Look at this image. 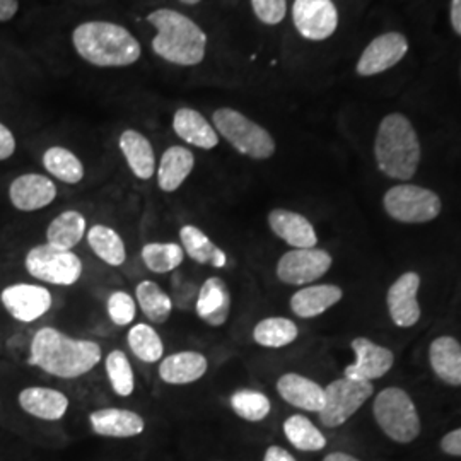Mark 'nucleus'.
<instances>
[{
	"mask_svg": "<svg viewBox=\"0 0 461 461\" xmlns=\"http://www.w3.org/2000/svg\"><path fill=\"white\" fill-rule=\"evenodd\" d=\"M173 129L190 146L211 150L219 144V133L197 110L180 108L173 116Z\"/></svg>",
	"mask_w": 461,
	"mask_h": 461,
	"instance_id": "23",
	"label": "nucleus"
},
{
	"mask_svg": "<svg viewBox=\"0 0 461 461\" xmlns=\"http://www.w3.org/2000/svg\"><path fill=\"white\" fill-rule=\"evenodd\" d=\"M449 17H451V26L455 33L461 36V0H451Z\"/></svg>",
	"mask_w": 461,
	"mask_h": 461,
	"instance_id": "45",
	"label": "nucleus"
},
{
	"mask_svg": "<svg viewBox=\"0 0 461 461\" xmlns=\"http://www.w3.org/2000/svg\"><path fill=\"white\" fill-rule=\"evenodd\" d=\"M183 4H186V5H195L198 2H202V0H180Z\"/></svg>",
	"mask_w": 461,
	"mask_h": 461,
	"instance_id": "47",
	"label": "nucleus"
},
{
	"mask_svg": "<svg viewBox=\"0 0 461 461\" xmlns=\"http://www.w3.org/2000/svg\"><path fill=\"white\" fill-rule=\"evenodd\" d=\"M0 301L9 314L23 323H33L51 308V293L36 284H14L2 291Z\"/></svg>",
	"mask_w": 461,
	"mask_h": 461,
	"instance_id": "12",
	"label": "nucleus"
},
{
	"mask_svg": "<svg viewBox=\"0 0 461 461\" xmlns=\"http://www.w3.org/2000/svg\"><path fill=\"white\" fill-rule=\"evenodd\" d=\"M86 234V217L77 211H66L50 222L47 243L60 249H72Z\"/></svg>",
	"mask_w": 461,
	"mask_h": 461,
	"instance_id": "29",
	"label": "nucleus"
},
{
	"mask_svg": "<svg viewBox=\"0 0 461 461\" xmlns=\"http://www.w3.org/2000/svg\"><path fill=\"white\" fill-rule=\"evenodd\" d=\"M375 393L371 381L339 378L325 388V403L318 412L320 422L325 428H340L357 412Z\"/></svg>",
	"mask_w": 461,
	"mask_h": 461,
	"instance_id": "8",
	"label": "nucleus"
},
{
	"mask_svg": "<svg viewBox=\"0 0 461 461\" xmlns=\"http://www.w3.org/2000/svg\"><path fill=\"white\" fill-rule=\"evenodd\" d=\"M148 21L156 30L152 50L158 57L182 67L198 66L203 60L207 34L195 21L175 9H158Z\"/></svg>",
	"mask_w": 461,
	"mask_h": 461,
	"instance_id": "3",
	"label": "nucleus"
},
{
	"mask_svg": "<svg viewBox=\"0 0 461 461\" xmlns=\"http://www.w3.org/2000/svg\"><path fill=\"white\" fill-rule=\"evenodd\" d=\"M101 361V348L93 340L72 339L59 330H38L30 347V364L51 376L81 378Z\"/></svg>",
	"mask_w": 461,
	"mask_h": 461,
	"instance_id": "1",
	"label": "nucleus"
},
{
	"mask_svg": "<svg viewBox=\"0 0 461 461\" xmlns=\"http://www.w3.org/2000/svg\"><path fill=\"white\" fill-rule=\"evenodd\" d=\"M57 197V186L49 176L28 173L17 176L9 186V198L17 211L34 212L49 207Z\"/></svg>",
	"mask_w": 461,
	"mask_h": 461,
	"instance_id": "16",
	"label": "nucleus"
},
{
	"mask_svg": "<svg viewBox=\"0 0 461 461\" xmlns=\"http://www.w3.org/2000/svg\"><path fill=\"white\" fill-rule=\"evenodd\" d=\"M195 312L198 318L211 327H222L230 312V294L228 284L219 277H211L198 289Z\"/></svg>",
	"mask_w": 461,
	"mask_h": 461,
	"instance_id": "18",
	"label": "nucleus"
},
{
	"mask_svg": "<svg viewBox=\"0 0 461 461\" xmlns=\"http://www.w3.org/2000/svg\"><path fill=\"white\" fill-rule=\"evenodd\" d=\"M251 7L255 16L268 26L279 24L287 14V0H251Z\"/></svg>",
	"mask_w": 461,
	"mask_h": 461,
	"instance_id": "40",
	"label": "nucleus"
},
{
	"mask_svg": "<svg viewBox=\"0 0 461 461\" xmlns=\"http://www.w3.org/2000/svg\"><path fill=\"white\" fill-rule=\"evenodd\" d=\"M26 270L34 279L53 285H74L83 276V262L72 249L40 245L26 255Z\"/></svg>",
	"mask_w": 461,
	"mask_h": 461,
	"instance_id": "9",
	"label": "nucleus"
},
{
	"mask_svg": "<svg viewBox=\"0 0 461 461\" xmlns=\"http://www.w3.org/2000/svg\"><path fill=\"white\" fill-rule=\"evenodd\" d=\"M21 409L41 420H60L68 409V398L62 392L32 386L19 393Z\"/></svg>",
	"mask_w": 461,
	"mask_h": 461,
	"instance_id": "24",
	"label": "nucleus"
},
{
	"mask_svg": "<svg viewBox=\"0 0 461 461\" xmlns=\"http://www.w3.org/2000/svg\"><path fill=\"white\" fill-rule=\"evenodd\" d=\"M429 363L436 376L449 386H461V344L449 335L432 340Z\"/></svg>",
	"mask_w": 461,
	"mask_h": 461,
	"instance_id": "20",
	"label": "nucleus"
},
{
	"mask_svg": "<svg viewBox=\"0 0 461 461\" xmlns=\"http://www.w3.org/2000/svg\"><path fill=\"white\" fill-rule=\"evenodd\" d=\"M264 461H296V458L280 446H270L265 451Z\"/></svg>",
	"mask_w": 461,
	"mask_h": 461,
	"instance_id": "43",
	"label": "nucleus"
},
{
	"mask_svg": "<svg viewBox=\"0 0 461 461\" xmlns=\"http://www.w3.org/2000/svg\"><path fill=\"white\" fill-rule=\"evenodd\" d=\"M120 150L129 167L139 180H150L156 171V156L152 144L144 133L125 131L120 135Z\"/></svg>",
	"mask_w": 461,
	"mask_h": 461,
	"instance_id": "26",
	"label": "nucleus"
},
{
	"mask_svg": "<svg viewBox=\"0 0 461 461\" xmlns=\"http://www.w3.org/2000/svg\"><path fill=\"white\" fill-rule=\"evenodd\" d=\"M373 413L381 430L400 445H409L420 434V419L411 395L396 386L384 388L375 398Z\"/></svg>",
	"mask_w": 461,
	"mask_h": 461,
	"instance_id": "5",
	"label": "nucleus"
},
{
	"mask_svg": "<svg viewBox=\"0 0 461 461\" xmlns=\"http://www.w3.org/2000/svg\"><path fill=\"white\" fill-rule=\"evenodd\" d=\"M230 409L248 422H260L270 413L272 403L262 392L238 390L230 400Z\"/></svg>",
	"mask_w": 461,
	"mask_h": 461,
	"instance_id": "37",
	"label": "nucleus"
},
{
	"mask_svg": "<svg viewBox=\"0 0 461 461\" xmlns=\"http://www.w3.org/2000/svg\"><path fill=\"white\" fill-rule=\"evenodd\" d=\"M279 395L293 407L306 412H320L325 403V390L313 379L287 373L277 381Z\"/></svg>",
	"mask_w": 461,
	"mask_h": 461,
	"instance_id": "19",
	"label": "nucleus"
},
{
	"mask_svg": "<svg viewBox=\"0 0 461 461\" xmlns=\"http://www.w3.org/2000/svg\"><path fill=\"white\" fill-rule=\"evenodd\" d=\"M383 207L393 221L403 224H426L443 211L439 195L424 186L411 183L392 186L384 197Z\"/></svg>",
	"mask_w": 461,
	"mask_h": 461,
	"instance_id": "7",
	"label": "nucleus"
},
{
	"mask_svg": "<svg viewBox=\"0 0 461 461\" xmlns=\"http://www.w3.org/2000/svg\"><path fill=\"white\" fill-rule=\"evenodd\" d=\"M344 291L333 284L306 285L291 297V310L299 318H316L340 303Z\"/></svg>",
	"mask_w": 461,
	"mask_h": 461,
	"instance_id": "25",
	"label": "nucleus"
},
{
	"mask_svg": "<svg viewBox=\"0 0 461 461\" xmlns=\"http://www.w3.org/2000/svg\"><path fill=\"white\" fill-rule=\"evenodd\" d=\"M441 449L447 455L461 456V428L446 434L445 438L441 439Z\"/></svg>",
	"mask_w": 461,
	"mask_h": 461,
	"instance_id": "42",
	"label": "nucleus"
},
{
	"mask_svg": "<svg viewBox=\"0 0 461 461\" xmlns=\"http://www.w3.org/2000/svg\"><path fill=\"white\" fill-rule=\"evenodd\" d=\"M284 434L299 451H321L327 446V438L304 415H291L284 422Z\"/></svg>",
	"mask_w": 461,
	"mask_h": 461,
	"instance_id": "33",
	"label": "nucleus"
},
{
	"mask_svg": "<svg viewBox=\"0 0 461 461\" xmlns=\"http://www.w3.org/2000/svg\"><path fill=\"white\" fill-rule=\"evenodd\" d=\"M323 461H359L356 456H352V455H347V453H330L325 456V460Z\"/></svg>",
	"mask_w": 461,
	"mask_h": 461,
	"instance_id": "46",
	"label": "nucleus"
},
{
	"mask_svg": "<svg viewBox=\"0 0 461 461\" xmlns=\"http://www.w3.org/2000/svg\"><path fill=\"white\" fill-rule=\"evenodd\" d=\"M142 260L154 274L175 272L185 258L182 245L176 243H149L142 248Z\"/></svg>",
	"mask_w": 461,
	"mask_h": 461,
	"instance_id": "36",
	"label": "nucleus"
},
{
	"mask_svg": "<svg viewBox=\"0 0 461 461\" xmlns=\"http://www.w3.org/2000/svg\"><path fill=\"white\" fill-rule=\"evenodd\" d=\"M207 357L200 352L183 350L165 357L159 364V376L167 384H190L207 373Z\"/></svg>",
	"mask_w": 461,
	"mask_h": 461,
	"instance_id": "21",
	"label": "nucleus"
},
{
	"mask_svg": "<svg viewBox=\"0 0 461 461\" xmlns=\"http://www.w3.org/2000/svg\"><path fill=\"white\" fill-rule=\"evenodd\" d=\"M87 243L104 264L120 267L127 258L125 243L115 230L96 224L87 232Z\"/></svg>",
	"mask_w": 461,
	"mask_h": 461,
	"instance_id": "30",
	"label": "nucleus"
},
{
	"mask_svg": "<svg viewBox=\"0 0 461 461\" xmlns=\"http://www.w3.org/2000/svg\"><path fill=\"white\" fill-rule=\"evenodd\" d=\"M375 158L384 176L400 182L413 178L422 150L412 122L407 116L392 113L381 120L375 140Z\"/></svg>",
	"mask_w": 461,
	"mask_h": 461,
	"instance_id": "4",
	"label": "nucleus"
},
{
	"mask_svg": "<svg viewBox=\"0 0 461 461\" xmlns=\"http://www.w3.org/2000/svg\"><path fill=\"white\" fill-rule=\"evenodd\" d=\"M293 21L303 38L323 41L335 33L339 11L331 0H294Z\"/></svg>",
	"mask_w": 461,
	"mask_h": 461,
	"instance_id": "11",
	"label": "nucleus"
},
{
	"mask_svg": "<svg viewBox=\"0 0 461 461\" xmlns=\"http://www.w3.org/2000/svg\"><path fill=\"white\" fill-rule=\"evenodd\" d=\"M268 226L274 234L293 248H314L318 234L308 217L287 209H274L268 214Z\"/></svg>",
	"mask_w": 461,
	"mask_h": 461,
	"instance_id": "17",
	"label": "nucleus"
},
{
	"mask_svg": "<svg viewBox=\"0 0 461 461\" xmlns=\"http://www.w3.org/2000/svg\"><path fill=\"white\" fill-rule=\"evenodd\" d=\"M350 347L356 354V363L347 366L344 371L346 378L375 381L388 375L395 364V356L390 348L379 346L366 337L354 339Z\"/></svg>",
	"mask_w": 461,
	"mask_h": 461,
	"instance_id": "15",
	"label": "nucleus"
},
{
	"mask_svg": "<svg viewBox=\"0 0 461 461\" xmlns=\"http://www.w3.org/2000/svg\"><path fill=\"white\" fill-rule=\"evenodd\" d=\"M331 264V255L325 249L294 248L280 257L277 277L289 285H306L323 277Z\"/></svg>",
	"mask_w": 461,
	"mask_h": 461,
	"instance_id": "10",
	"label": "nucleus"
},
{
	"mask_svg": "<svg viewBox=\"0 0 461 461\" xmlns=\"http://www.w3.org/2000/svg\"><path fill=\"white\" fill-rule=\"evenodd\" d=\"M419 289L420 276L415 272H405L390 285L386 306L392 321L400 329H411L420 320V304H419Z\"/></svg>",
	"mask_w": 461,
	"mask_h": 461,
	"instance_id": "13",
	"label": "nucleus"
},
{
	"mask_svg": "<svg viewBox=\"0 0 461 461\" xmlns=\"http://www.w3.org/2000/svg\"><path fill=\"white\" fill-rule=\"evenodd\" d=\"M43 166L51 176L68 185L83 182L84 166L81 159L66 148H50L43 154Z\"/></svg>",
	"mask_w": 461,
	"mask_h": 461,
	"instance_id": "34",
	"label": "nucleus"
},
{
	"mask_svg": "<svg viewBox=\"0 0 461 461\" xmlns=\"http://www.w3.org/2000/svg\"><path fill=\"white\" fill-rule=\"evenodd\" d=\"M19 0H0V23H7L16 16Z\"/></svg>",
	"mask_w": 461,
	"mask_h": 461,
	"instance_id": "44",
	"label": "nucleus"
},
{
	"mask_svg": "<svg viewBox=\"0 0 461 461\" xmlns=\"http://www.w3.org/2000/svg\"><path fill=\"white\" fill-rule=\"evenodd\" d=\"M106 375L118 396H131L135 390L132 364L122 350H112L106 357Z\"/></svg>",
	"mask_w": 461,
	"mask_h": 461,
	"instance_id": "38",
	"label": "nucleus"
},
{
	"mask_svg": "<svg viewBox=\"0 0 461 461\" xmlns=\"http://www.w3.org/2000/svg\"><path fill=\"white\" fill-rule=\"evenodd\" d=\"M89 422L93 430L104 438H133L146 428L139 413L125 409H101L89 415Z\"/></svg>",
	"mask_w": 461,
	"mask_h": 461,
	"instance_id": "22",
	"label": "nucleus"
},
{
	"mask_svg": "<svg viewBox=\"0 0 461 461\" xmlns=\"http://www.w3.org/2000/svg\"><path fill=\"white\" fill-rule=\"evenodd\" d=\"M135 296L142 313L146 314L152 323H165L173 312L171 297L152 280H142L135 289Z\"/></svg>",
	"mask_w": 461,
	"mask_h": 461,
	"instance_id": "32",
	"label": "nucleus"
},
{
	"mask_svg": "<svg viewBox=\"0 0 461 461\" xmlns=\"http://www.w3.org/2000/svg\"><path fill=\"white\" fill-rule=\"evenodd\" d=\"M137 303L131 294L123 291H115L108 299V314L110 320L118 327H127L135 320Z\"/></svg>",
	"mask_w": 461,
	"mask_h": 461,
	"instance_id": "39",
	"label": "nucleus"
},
{
	"mask_svg": "<svg viewBox=\"0 0 461 461\" xmlns=\"http://www.w3.org/2000/svg\"><path fill=\"white\" fill-rule=\"evenodd\" d=\"M76 51L91 66L129 67L135 64L142 49L127 28L108 21H89L72 33Z\"/></svg>",
	"mask_w": 461,
	"mask_h": 461,
	"instance_id": "2",
	"label": "nucleus"
},
{
	"mask_svg": "<svg viewBox=\"0 0 461 461\" xmlns=\"http://www.w3.org/2000/svg\"><path fill=\"white\" fill-rule=\"evenodd\" d=\"M183 251L200 265H211L214 268H224L228 257L214 241L197 226H183L180 230Z\"/></svg>",
	"mask_w": 461,
	"mask_h": 461,
	"instance_id": "28",
	"label": "nucleus"
},
{
	"mask_svg": "<svg viewBox=\"0 0 461 461\" xmlns=\"http://www.w3.org/2000/svg\"><path fill=\"white\" fill-rule=\"evenodd\" d=\"M215 131L240 154L251 159H268L276 154V140L262 125L232 108H219L212 115Z\"/></svg>",
	"mask_w": 461,
	"mask_h": 461,
	"instance_id": "6",
	"label": "nucleus"
},
{
	"mask_svg": "<svg viewBox=\"0 0 461 461\" xmlns=\"http://www.w3.org/2000/svg\"><path fill=\"white\" fill-rule=\"evenodd\" d=\"M299 335L297 325L282 316L265 318L255 330H253V340L258 346L268 347V348H280V347L291 346Z\"/></svg>",
	"mask_w": 461,
	"mask_h": 461,
	"instance_id": "31",
	"label": "nucleus"
},
{
	"mask_svg": "<svg viewBox=\"0 0 461 461\" xmlns=\"http://www.w3.org/2000/svg\"><path fill=\"white\" fill-rule=\"evenodd\" d=\"M129 346L133 356L144 363H158L165 354V344L152 327L139 323L129 331Z\"/></svg>",
	"mask_w": 461,
	"mask_h": 461,
	"instance_id": "35",
	"label": "nucleus"
},
{
	"mask_svg": "<svg viewBox=\"0 0 461 461\" xmlns=\"http://www.w3.org/2000/svg\"><path fill=\"white\" fill-rule=\"evenodd\" d=\"M194 166H195V156L190 149H185L182 146L166 149L158 169L159 188L166 194L176 192L194 171Z\"/></svg>",
	"mask_w": 461,
	"mask_h": 461,
	"instance_id": "27",
	"label": "nucleus"
},
{
	"mask_svg": "<svg viewBox=\"0 0 461 461\" xmlns=\"http://www.w3.org/2000/svg\"><path fill=\"white\" fill-rule=\"evenodd\" d=\"M409 51V41L402 33L379 34L363 51L357 62V74L363 77L376 76L395 67Z\"/></svg>",
	"mask_w": 461,
	"mask_h": 461,
	"instance_id": "14",
	"label": "nucleus"
},
{
	"mask_svg": "<svg viewBox=\"0 0 461 461\" xmlns=\"http://www.w3.org/2000/svg\"><path fill=\"white\" fill-rule=\"evenodd\" d=\"M14 150H16L14 135L4 123H0V161L9 159L14 154Z\"/></svg>",
	"mask_w": 461,
	"mask_h": 461,
	"instance_id": "41",
	"label": "nucleus"
}]
</instances>
